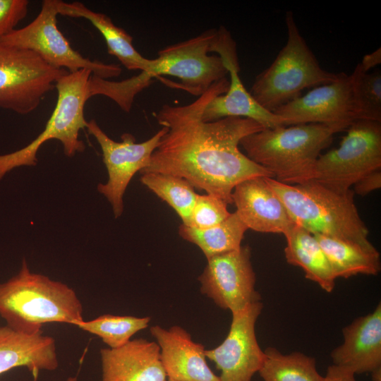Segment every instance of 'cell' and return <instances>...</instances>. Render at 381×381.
I'll list each match as a JSON object with an SVG mask.
<instances>
[{
	"mask_svg": "<svg viewBox=\"0 0 381 381\" xmlns=\"http://www.w3.org/2000/svg\"><path fill=\"white\" fill-rule=\"evenodd\" d=\"M59 0H44L37 17L26 26L0 39V43L35 53L48 65L68 73L87 69L93 75L109 79L119 76L120 66L83 57L57 27Z\"/></svg>",
	"mask_w": 381,
	"mask_h": 381,
	"instance_id": "cell-9",
	"label": "cell"
},
{
	"mask_svg": "<svg viewBox=\"0 0 381 381\" xmlns=\"http://www.w3.org/2000/svg\"><path fill=\"white\" fill-rule=\"evenodd\" d=\"M381 169V121L358 119L339 147L318 158L310 180L346 191L359 179Z\"/></svg>",
	"mask_w": 381,
	"mask_h": 381,
	"instance_id": "cell-8",
	"label": "cell"
},
{
	"mask_svg": "<svg viewBox=\"0 0 381 381\" xmlns=\"http://www.w3.org/2000/svg\"><path fill=\"white\" fill-rule=\"evenodd\" d=\"M150 333L160 349V359L168 379L175 381H221L210 368L205 349L193 341L180 326H152Z\"/></svg>",
	"mask_w": 381,
	"mask_h": 381,
	"instance_id": "cell-17",
	"label": "cell"
},
{
	"mask_svg": "<svg viewBox=\"0 0 381 381\" xmlns=\"http://www.w3.org/2000/svg\"><path fill=\"white\" fill-rule=\"evenodd\" d=\"M28 0H0V39L16 30L28 13Z\"/></svg>",
	"mask_w": 381,
	"mask_h": 381,
	"instance_id": "cell-30",
	"label": "cell"
},
{
	"mask_svg": "<svg viewBox=\"0 0 381 381\" xmlns=\"http://www.w3.org/2000/svg\"><path fill=\"white\" fill-rule=\"evenodd\" d=\"M0 316L13 330L33 335L47 322L76 325L84 320L75 291L48 277L32 273L26 260L19 272L0 284Z\"/></svg>",
	"mask_w": 381,
	"mask_h": 381,
	"instance_id": "cell-2",
	"label": "cell"
},
{
	"mask_svg": "<svg viewBox=\"0 0 381 381\" xmlns=\"http://www.w3.org/2000/svg\"><path fill=\"white\" fill-rule=\"evenodd\" d=\"M229 80L224 78L193 102L183 105L164 104L154 114L166 127L149 165L140 173H163L188 181L194 188L232 204V192L239 183L253 177L273 178L250 160L238 146L246 136L265 128L247 118L226 117L204 121L202 112L215 96L224 94Z\"/></svg>",
	"mask_w": 381,
	"mask_h": 381,
	"instance_id": "cell-1",
	"label": "cell"
},
{
	"mask_svg": "<svg viewBox=\"0 0 381 381\" xmlns=\"http://www.w3.org/2000/svg\"><path fill=\"white\" fill-rule=\"evenodd\" d=\"M325 253L333 274L349 278L358 274L377 275L380 270V253L347 240L314 234Z\"/></svg>",
	"mask_w": 381,
	"mask_h": 381,
	"instance_id": "cell-23",
	"label": "cell"
},
{
	"mask_svg": "<svg viewBox=\"0 0 381 381\" xmlns=\"http://www.w3.org/2000/svg\"><path fill=\"white\" fill-rule=\"evenodd\" d=\"M140 181L174 210L182 224L190 226L198 194L188 181L174 175L155 172L143 174Z\"/></svg>",
	"mask_w": 381,
	"mask_h": 381,
	"instance_id": "cell-26",
	"label": "cell"
},
{
	"mask_svg": "<svg viewBox=\"0 0 381 381\" xmlns=\"http://www.w3.org/2000/svg\"><path fill=\"white\" fill-rule=\"evenodd\" d=\"M150 317L104 314L75 326L83 331L95 334L110 349L125 345L138 332L147 327Z\"/></svg>",
	"mask_w": 381,
	"mask_h": 381,
	"instance_id": "cell-27",
	"label": "cell"
},
{
	"mask_svg": "<svg viewBox=\"0 0 381 381\" xmlns=\"http://www.w3.org/2000/svg\"><path fill=\"white\" fill-rule=\"evenodd\" d=\"M371 375L373 381H381V370L373 373Z\"/></svg>",
	"mask_w": 381,
	"mask_h": 381,
	"instance_id": "cell-34",
	"label": "cell"
},
{
	"mask_svg": "<svg viewBox=\"0 0 381 381\" xmlns=\"http://www.w3.org/2000/svg\"><path fill=\"white\" fill-rule=\"evenodd\" d=\"M92 74L90 71L83 69L68 73L57 80L55 83L56 103L44 130L23 148L0 155V179L14 168L35 166L37 153L47 140H59L68 157L85 150V144L79 140L78 135L87 124L84 116V107L90 99L88 83Z\"/></svg>",
	"mask_w": 381,
	"mask_h": 381,
	"instance_id": "cell-6",
	"label": "cell"
},
{
	"mask_svg": "<svg viewBox=\"0 0 381 381\" xmlns=\"http://www.w3.org/2000/svg\"><path fill=\"white\" fill-rule=\"evenodd\" d=\"M210 52L217 53L222 58L230 75V80L227 92L214 97L206 105L202 114L204 121L241 117L252 119L265 128L291 126L289 120L263 108L247 91L238 75L240 67L236 43L224 26L217 29Z\"/></svg>",
	"mask_w": 381,
	"mask_h": 381,
	"instance_id": "cell-13",
	"label": "cell"
},
{
	"mask_svg": "<svg viewBox=\"0 0 381 381\" xmlns=\"http://www.w3.org/2000/svg\"><path fill=\"white\" fill-rule=\"evenodd\" d=\"M344 341L331 352L333 364L355 375L381 370V305L343 328Z\"/></svg>",
	"mask_w": 381,
	"mask_h": 381,
	"instance_id": "cell-18",
	"label": "cell"
},
{
	"mask_svg": "<svg viewBox=\"0 0 381 381\" xmlns=\"http://www.w3.org/2000/svg\"><path fill=\"white\" fill-rule=\"evenodd\" d=\"M355 375L349 370L332 364L328 367L323 381H357Z\"/></svg>",
	"mask_w": 381,
	"mask_h": 381,
	"instance_id": "cell-32",
	"label": "cell"
},
{
	"mask_svg": "<svg viewBox=\"0 0 381 381\" xmlns=\"http://www.w3.org/2000/svg\"><path fill=\"white\" fill-rule=\"evenodd\" d=\"M285 22L286 44L272 64L256 76L249 92L260 106L272 112L300 97L303 90L332 83L339 76L320 66L291 11L286 12Z\"/></svg>",
	"mask_w": 381,
	"mask_h": 381,
	"instance_id": "cell-5",
	"label": "cell"
},
{
	"mask_svg": "<svg viewBox=\"0 0 381 381\" xmlns=\"http://www.w3.org/2000/svg\"><path fill=\"white\" fill-rule=\"evenodd\" d=\"M167 381H175V380H170V379H168Z\"/></svg>",
	"mask_w": 381,
	"mask_h": 381,
	"instance_id": "cell-35",
	"label": "cell"
},
{
	"mask_svg": "<svg viewBox=\"0 0 381 381\" xmlns=\"http://www.w3.org/2000/svg\"><path fill=\"white\" fill-rule=\"evenodd\" d=\"M265 358L258 371L263 381H323L314 358L296 351L283 354L277 349L264 351Z\"/></svg>",
	"mask_w": 381,
	"mask_h": 381,
	"instance_id": "cell-25",
	"label": "cell"
},
{
	"mask_svg": "<svg viewBox=\"0 0 381 381\" xmlns=\"http://www.w3.org/2000/svg\"><path fill=\"white\" fill-rule=\"evenodd\" d=\"M217 32V29L207 30L162 49L150 67L134 76L136 83L144 90L154 78L169 75L180 80L178 84L172 83L173 86L200 97L228 74L222 58L210 54Z\"/></svg>",
	"mask_w": 381,
	"mask_h": 381,
	"instance_id": "cell-7",
	"label": "cell"
},
{
	"mask_svg": "<svg viewBox=\"0 0 381 381\" xmlns=\"http://www.w3.org/2000/svg\"><path fill=\"white\" fill-rule=\"evenodd\" d=\"M267 183L286 208L295 224L313 234L339 238L377 250L361 218L352 190L337 191L315 181L286 184L267 177Z\"/></svg>",
	"mask_w": 381,
	"mask_h": 381,
	"instance_id": "cell-4",
	"label": "cell"
},
{
	"mask_svg": "<svg viewBox=\"0 0 381 381\" xmlns=\"http://www.w3.org/2000/svg\"><path fill=\"white\" fill-rule=\"evenodd\" d=\"M247 230V226L234 212L220 224L205 229L181 224L179 234L184 240L196 245L208 259L238 249Z\"/></svg>",
	"mask_w": 381,
	"mask_h": 381,
	"instance_id": "cell-24",
	"label": "cell"
},
{
	"mask_svg": "<svg viewBox=\"0 0 381 381\" xmlns=\"http://www.w3.org/2000/svg\"><path fill=\"white\" fill-rule=\"evenodd\" d=\"M381 63V49L378 48L375 52L365 54L360 63L363 69L368 72L372 68Z\"/></svg>",
	"mask_w": 381,
	"mask_h": 381,
	"instance_id": "cell-33",
	"label": "cell"
},
{
	"mask_svg": "<svg viewBox=\"0 0 381 381\" xmlns=\"http://www.w3.org/2000/svg\"><path fill=\"white\" fill-rule=\"evenodd\" d=\"M68 73L31 51L0 43V108L20 114L32 112Z\"/></svg>",
	"mask_w": 381,
	"mask_h": 381,
	"instance_id": "cell-10",
	"label": "cell"
},
{
	"mask_svg": "<svg viewBox=\"0 0 381 381\" xmlns=\"http://www.w3.org/2000/svg\"><path fill=\"white\" fill-rule=\"evenodd\" d=\"M59 14L73 18H83L89 20L102 34L108 53L118 59L127 69H148L153 62L143 56L133 45V37L124 29L116 26L106 14L95 12L79 1L66 3L58 1Z\"/></svg>",
	"mask_w": 381,
	"mask_h": 381,
	"instance_id": "cell-21",
	"label": "cell"
},
{
	"mask_svg": "<svg viewBox=\"0 0 381 381\" xmlns=\"http://www.w3.org/2000/svg\"><path fill=\"white\" fill-rule=\"evenodd\" d=\"M348 127L306 123L264 128L240 142L246 155L267 170L277 181L298 184L309 181L320 152L333 135Z\"/></svg>",
	"mask_w": 381,
	"mask_h": 381,
	"instance_id": "cell-3",
	"label": "cell"
},
{
	"mask_svg": "<svg viewBox=\"0 0 381 381\" xmlns=\"http://www.w3.org/2000/svg\"><path fill=\"white\" fill-rule=\"evenodd\" d=\"M266 178L253 177L239 183L232 192V201L248 229L284 235L295 224Z\"/></svg>",
	"mask_w": 381,
	"mask_h": 381,
	"instance_id": "cell-16",
	"label": "cell"
},
{
	"mask_svg": "<svg viewBox=\"0 0 381 381\" xmlns=\"http://www.w3.org/2000/svg\"><path fill=\"white\" fill-rule=\"evenodd\" d=\"M248 246L207 259L199 276L200 291L219 307L231 313L260 301Z\"/></svg>",
	"mask_w": 381,
	"mask_h": 381,
	"instance_id": "cell-12",
	"label": "cell"
},
{
	"mask_svg": "<svg viewBox=\"0 0 381 381\" xmlns=\"http://www.w3.org/2000/svg\"><path fill=\"white\" fill-rule=\"evenodd\" d=\"M353 192L359 195H366L381 187V171H374L365 175L353 184Z\"/></svg>",
	"mask_w": 381,
	"mask_h": 381,
	"instance_id": "cell-31",
	"label": "cell"
},
{
	"mask_svg": "<svg viewBox=\"0 0 381 381\" xmlns=\"http://www.w3.org/2000/svg\"><path fill=\"white\" fill-rule=\"evenodd\" d=\"M227 205L215 195L198 194L192 210L190 226L205 229L220 224L231 214Z\"/></svg>",
	"mask_w": 381,
	"mask_h": 381,
	"instance_id": "cell-29",
	"label": "cell"
},
{
	"mask_svg": "<svg viewBox=\"0 0 381 381\" xmlns=\"http://www.w3.org/2000/svg\"><path fill=\"white\" fill-rule=\"evenodd\" d=\"M351 75L358 120L381 121V72H365L359 63Z\"/></svg>",
	"mask_w": 381,
	"mask_h": 381,
	"instance_id": "cell-28",
	"label": "cell"
},
{
	"mask_svg": "<svg viewBox=\"0 0 381 381\" xmlns=\"http://www.w3.org/2000/svg\"><path fill=\"white\" fill-rule=\"evenodd\" d=\"M263 305L260 301L231 313L229 333L218 346L205 351L206 358L220 371L221 381H251L265 358L255 335V323Z\"/></svg>",
	"mask_w": 381,
	"mask_h": 381,
	"instance_id": "cell-14",
	"label": "cell"
},
{
	"mask_svg": "<svg viewBox=\"0 0 381 381\" xmlns=\"http://www.w3.org/2000/svg\"><path fill=\"white\" fill-rule=\"evenodd\" d=\"M59 366L55 339L42 332L28 335L7 325L0 327V374L17 367H26L37 374Z\"/></svg>",
	"mask_w": 381,
	"mask_h": 381,
	"instance_id": "cell-20",
	"label": "cell"
},
{
	"mask_svg": "<svg viewBox=\"0 0 381 381\" xmlns=\"http://www.w3.org/2000/svg\"><path fill=\"white\" fill-rule=\"evenodd\" d=\"M86 128L99 145L103 162L107 169L109 179L105 183H99L98 191L111 203L116 218L123 211V197L133 176L146 168L151 156L167 131L162 127L148 140L136 143L131 133H123L122 141L116 142L110 138L99 126L95 120L87 122Z\"/></svg>",
	"mask_w": 381,
	"mask_h": 381,
	"instance_id": "cell-11",
	"label": "cell"
},
{
	"mask_svg": "<svg viewBox=\"0 0 381 381\" xmlns=\"http://www.w3.org/2000/svg\"><path fill=\"white\" fill-rule=\"evenodd\" d=\"M284 236L286 262L301 267L306 279L317 283L325 291L332 292L336 278L314 234L294 224Z\"/></svg>",
	"mask_w": 381,
	"mask_h": 381,
	"instance_id": "cell-22",
	"label": "cell"
},
{
	"mask_svg": "<svg viewBox=\"0 0 381 381\" xmlns=\"http://www.w3.org/2000/svg\"><path fill=\"white\" fill-rule=\"evenodd\" d=\"M273 112L289 120L291 125L324 123L349 127L358 120L352 77L340 73L336 80L313 88Z\"/></svg>",
	"mask_w": 381,
	"mask_h": 381,
	"instance_id": "cell-15",
	"label": "cell"
},
{
	"mask_svg": "<svg viewBox=\"0 0 381 381\" xmlns=\"http://www.w3.org/2000/svg\"><path fill=\"white\" fill-rule=\"evenodd\" d=\"M102 381H167L155 341L131 339L116 349H102Z\"/></svg>",
	"mask_w": 381,
	"mask_h": 381,
	"instance_id": "cell-19",
	"label": "cell"
}]
</instances>
